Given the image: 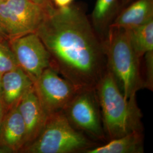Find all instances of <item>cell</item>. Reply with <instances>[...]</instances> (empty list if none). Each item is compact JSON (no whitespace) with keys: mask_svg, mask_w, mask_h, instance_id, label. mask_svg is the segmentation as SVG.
I'll return each instance as SVG.
<instances>
[{"mask_svg":"<svg viewBox=\"0 0 153 153\" xmlns=\"http://www.w3.org/2000/svg\"><path fill=\"white\" fill-rule=\"evenodd\" d=\"M35 33L49 52L51 68L79 90L95 88L107 71L106 57L83 9L55 7Z\"/></svg>","mask_w":153,"mask_h":153,"instance_id":"1","label":"cell"},{"mask_svg":"<svg viewBox=\"0 0 153 153\" xmlns=\"http://www.w3.org/2000/svg\"><path fill=\"white\" fill-rule=\"evenodd\" d=\"M95 91L106 140L142 132V113L138 106L136 96L126 99L107 69Z\"/></svg>","mask_w":153,"mask_h":153,"instance_id":"2","label":"cell"},{"mask_svg":"<svg viewBox=\"0 0 153 153\" xmlns=\"http://www.w3.org/2000/svg\"><path fill=\"white\" fill-rule=\"evenodd\" d=\"M107 69L113 76L126 99L136 96L143 88L140 60L131 46L127 31L111 26L103 42Z\"/></svg>","mask_w":153,"mask_h":153,"instance_id":"3","label":"cell"},{"mask_svg":"<svg viewBox=\"0 0 153 153\" xmlns=\"http://www.w3.org/2000/svg\"><path fill=\"white\" fill-rule=\"evenodd\" d=\"M77 131L60 112L48 116L37 138L20 153H84L96 142Z\"/></svg>","mask_w":153,"mask_h":153,"instance_id":"4","label":"cell"},{"mask_svg":"<svg viewBox=\"0 0 153 153\" xmlns=\"http://www.w3.org/2000/svg\"><path fill=\"white\" fill-rule=\"evenodd\" d=\"M62 112L71 126L94 141L106 140L95 88L79 90Z\"/></svg>","mask_w":153,"mask_h":153,"instance_id":"5","label":"cell"},{"mask_svg":"<svg viewBox=\"0 0 153 153\" xmlns=\"http://www.w3.org/2000/svg\"><path fill=\"white\" fill-rule=\"evenodd\" d=\"M34 88L47 116L62 112L79 90L51 67L42 73Z\"/></svg>","mask_w":153,"mask_h":153,"instance_id":"6","label":"cell"},{"mask_svg":"<svg viewBox=\"0 0 153 153\" xmlns=\"http://www.w3.org/2000/svg\"><path fill=\"white\" fill-rule=\"evenodd\" d=\"M9 44L18 66L30 76L33 83L45 69L51 67L49 52L36 33L9 39Z\"/></svg>","mask_w":153,"mask_h":153,"instance_id":"7","label":"cell"},{"mask_svg":"<svg viewBox=\"0 0 153 153\" xmlns=\"http://www.w3.org/2000/svg\"><path fill=\"white\" fill-rule=\"evenodd\" d=\"M16 107L26 128V144L24 147L25 148L38 136L48 116L39 102L34 85L33 87L22 97Z\"/></svg>","mask_w":153,"mask_h":153,"instance_id":"8","label":"cell"},{"mask_svg":"<svg viewBox=\"0 0 153 153\" xmlns=\"http://www.w3.org/2000/svg\"><path fill=\"white\" fill-rule=\"evenodd\" d=\"M33 85L32 79L19 67L3 73L1 79L0 98L6 112L16 106Z\"/></svg>","mask_w":153,"mask_h":153,"instance_id":"9","label":"cell"},{"mask_svg":"<svg viewBox=\"0 0 153 153\" xmlns=\"http://www.w3.org/2000/svg\"><path fill=\"white\" fill-rule=\"evenodd\" d=\"M5 2L23 35L35 33L51 10L31 0H6Z\"/></svg>","mask_w":153,"mask_h":153,"instance_id":"10","label":"cell"},{"mask_svg":"<svg viewBox=\"0 0 153 153\" xmlns=\"http://www.w3.org/2000/svg\"><path fill=\"white\" fill-rule=\"evenodd\" d=\"M26 144V128L15 106L6 113L0 129V145L13 153H20Z\"/></svg>","mask_w":153,"mask_h":153,"instance_id":"11","label":"cell"},{"mask_svg":"<svg viewBox=\"0 0 153 153\" xmlns=\"http://www.w3.org/2000/svg\"><path fill=\"white\" fill-rule=\"evenodd\" d=\"M153 20V0H134L121 9L111 26L129 30Z\"/></svg>","mask_w":153,"mask_h":153,"instance_id":"12","label":"cell"},{"mask_svg":"<svg viewBox=\"0 0 153 153\" xmlns=\"http://www.w3.org/2000/svg\"><path fill=\"white\" fill-rule=\"evenodd\" d=\"M121 0H97L90 22L99 37L103 42L115 17L120 10Z\"/></svg>","mask_w":153,"mask_h":153,"instance_id":"13","label":"cell"},{"mask_svg":"<svg viewBox=\"0 0 153 153\" xmlns=\"http://www.w3.org/2000/svg\"><path fill=\"white\" fill-rule=\"evenodd\" d=\"M142 132H134L109 140L102 145H97L83 153H142Z\"/></svg>","mask_w":153,"mask_h":153,"instance_id":"14","label":"cell"},{"mask_svg":"<svg viewBox=\"0 0 153 153\" xmlns=\"http://www.w3.org/2000/svg\"><path fill=\"white\" fill-rule=\"evenodd\" d=\"M126 30L131 46L140 59L148 52L153 51V20Z\"/></svg>","mask_w":153,"mask_h":153,"instance_id":"15","label":"cell"},{"mask_svg":"<svg viewBox=\"0 0 153 153\" xmlns=\"http://www.w3.org/2000/svg\"><path fill=\"white\" fill-rule=\"evenodd\" d=\"M19 67L9 44V40L0 39V73H3Z\"/></svg>","mask_w":153,"mask_h":153,"instance_id":"16","label":"cell"},{"mask_svg":"<svg viewBox=\"0 0 153 153\" xmlns=\"http://www.w3.org/2000/svg\"><path fill=\"white\" fill-rule=\"evenodd\" d=\"M145 58V77L143 79V88L153 91V51L146 53Z\"/></svg>","mask_w":153,"mask_h":153,"instance_id":"17","label":"cell"},{"mask_svg":"<svg viewBox=\"0 0 153 153\" xmlns=\"http://www.w3.org/2000/svg\"><path fill=\"white\" fill-rule=\"evenodd\" d=\"M56 7H65L72 4L73 0H52Z\"/></svg>","mask_w":153,"mask_h":153,"instance_id":"18","label":"cell"},{"mask_svg":"<svg viewBox=\"0 0 153 153\" xmlns=\"http://www.w3.org/2000/svg\"><path fill=\"white\" fill-rule=\"evenodd\" d=\"M31 1L44 6L48 9H51L55 7L52 0H31Z\"/></svg>","mask_w":153,"mask_h":153,"instance_id":"19","label":"cell"},{"mask_svg":"<svg viewBox=\"0 0 153 153\" xmlns=\"http://www.w3.org/2000/svg\"><path fill=\"white\" fill-rule=\"evenodd\" d=\"M6 111L5 107L4 106V104L2 102V100L0 98V129L1 128V126L2 124V121L4 120V116L6 114Z\"/></svg>","mask_w":153,"mask_h":153,"instance_id":"20","label":"cell"},{"mask_svg":"<svg viewBox=\"0 0 153 153\" xmlns=\"http://www.w3.org/2000/svg\"><path fill=\"white\" fill-rule=\"evenodd\" d=\"M134 0H121L120 10Z\"/></svg>","mask_w":153,"mask_h":153,"instance_id":"21","label":"cell"},{"mask_svg":"<svg viewBox=\"0 0 153 153\" xmlns=\"http://www.w3.org/2000/svg\"><path fill=\"white\" fill-rule=\"evenodd\" d=\"M0 153H13L10 149L0 145Z\"/></svg>","mask_w":153,"mask_h":153,"instance_id":"22","label":"cell"},{"mask_svg":"<svg viewBox=\"0 0 153 153\" xmlns=\"http://www.w3.org/2000/svg\"><path fill=\"white\" fill-rule=\"evenodd\" d=\"M0 39H6V40H9L7 36L6 35L5 33H4V31H2V30L1 29V27H0Z\"/></svg>","mask_w":153,"mask_h":153,"instance_id":"23","label":"cell"},{"mask_svg":"<svg viewBox=\"0 0 153 153\" xmlns=\"http://www.w3.org/2000/svg\"><path fill=\"white\" fill-rule=\"evenodd\" d=\"M1 76H2V74L0 73V85H1Z\"/></svg>","mask_w":153,"mask_h":153,"instance_id":"24","label":"cell"},{"mask_svg":"<svg viewBox=\"0 0 153 153\" xmlns=\"http://www.w3.org/2000/svg\"><path fill=\"white\" fill-rule=\"evenodd\" d=\"M6 0H0V2H1V1H5Z\"/></svg>","mask_w":153,"mask_h":153,"instance_id":"25","label":"cell"}]
</instances>
